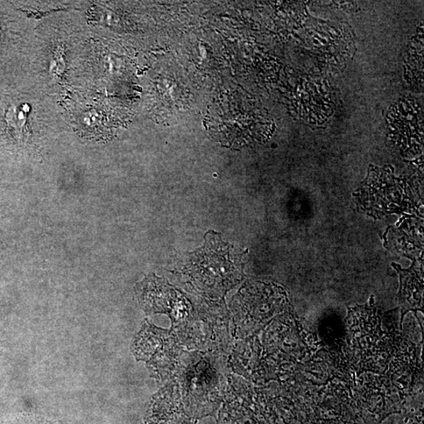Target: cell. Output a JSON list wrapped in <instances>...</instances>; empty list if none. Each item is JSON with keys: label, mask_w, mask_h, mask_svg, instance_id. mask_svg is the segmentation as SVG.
<instances>
[{"label": "cell", "mask_w": 424, "mask_h": 424, "mask_svg": "<svg viewBox=\"0 0 424 424\" xmlns=\"http://www.w3.org/2000/svg\"><path fill=\"white\" fill-rule=\"evenodd\" d=\"M30 107L27 105L13 106L7 113L6 119L16 131H23L25 126Z\"/></svg>", "instance_id": "cell-2"}, {"label": "cell", "mask_w": 424, "mask_h": 424, "mask_svg": "<svg viewBox=\"0 0 424 424\" xmlns=\"http://www.w3.org/2000/svg\"><path fill=\"white\" fill-rule=\"evenodd\" d=\"M242 106L232 98L211 105L204 125L212 138L223 146L238 148L257 140L247 124Z\"/></svg>", "instance_id": "cell-1"}]
</instances>
